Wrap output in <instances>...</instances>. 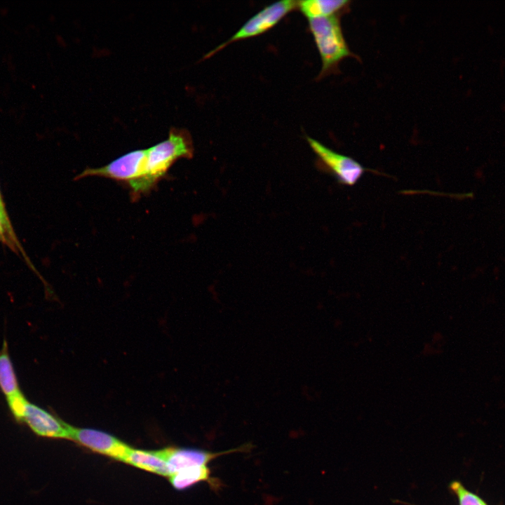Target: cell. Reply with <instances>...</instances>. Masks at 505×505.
I'll return each mask as SVG.
<instances>
[{"label": "cell", "mask_w": 505, "mask_h": 505, "mask_svg": "<svg viewBox=\"0 0 505 505\" xmlns=\"http://www.w3.org/2000/svg\"><path fill=\"white\" fill-rule=\"evenodd\" d=\"M193 154L189 133L183 129L171 130L168 139L147 149L144 175L128 184L133 193L137 196L149 191L175 161L181 158L191 159Z\"/></svg>", "instance_id": "1"}, {"label": "cell", "mask_w": 505, "mask_h": 505, "mask_svg": "<svg viewBox=\"0 0 505 505\" xmlns=\"http://www.w3.org/2000/svg\"><path fill=\"white\" fill-rule=\"evenodd\" d=\"M342 15L308 19L310 32L322 62L318 79L339 71V63L346 58H357L349 48L341 26Z\"/></svg>", "instance_id": "2"}, {"label": "cell", "mask_w": 505, "mask_h": 505, "mask_svg": "<svg viewBox=\"0 0 505 505\" xmlns=\"http://www.w3.org/2000/svg\"><path fill=\"white\" fill-rule=\"evenodd\" d=\"M6 399L15 419L26 424L36 435L50 438H72V426L31 403L22 391Z\"/></svg>", "instance_id": "3"}, {"label": "cell", "mask_w": 505, "mask_h": 505, "mask_svg": "<svg viewBox=\"0 0 505 505\" xmlns=\"http://www.w3.org/2000/svg\"><path fill=\"white\" fill-rule=\"evenodd\" d=\"M297 2L294 0L279 1L264 7L247 20L229 39L206 55L204 58H210L232 43L265 33L289 13L297 8Z\"/></svg>", "instance_id": "4"}, {"label": "cell", "mask_w": 505, "mask_h": 505, "mask_svg": "<svg viewBox=\"0 0 505 505\" xmlns=\"http://www.w3.org/2000/svg\"><path fill=\"white\" fill-rule=\"evenodd\" d=\"M147 158V149L132 151L105 166L84 170L76 179L95 175L126 181L129 184L144 175Z\"/></svg>", "instance_id": "5"}, {"label": "cell", "mask_w": 505, "mask_h": 505, "mask_svg": "<svg viewBox=\"0 0 505 505\" xmlns=\"http://www.w3.org/2000/svg\"><path fill=\"white\" fill-rule=\"evenodd\" d=\"M307 140L321 163L337 180L345 185H354L361 177L365 168L353 158L337 153L316 140L307 137Z\"/></svg>", "instance_id": "6"}, {"label": "cell", "mask_w": 505, "mask_h": 505, "mask_svg": "<svg viewBox=\"0 0 505 505\" xmlns=\"http://www.w3.org/2000/svg\"><path fill=\"white\" fill-rule=\"evenodd\" d=\"M71 440L102 454L124 462L131 448L114 436L97 429H73Z\"/></svg>", "instance_id": "7"}, {"label": "cell", "mask_w": 505, "mask_h": 505, "mask_svg": "<svg viewBox=\"0 0 505 505\" xmlns=\"http://www.w3.org/2000/svg\"><path fill=\"white\" fill-rule=\"evenodd\" d=\"M248 445L222 452H210L200 449L167 447L161 450V454L166 459L168 477L186 468L208 465L214 459L236 452L246 451Z\"/></svg>", "instance_id": "8"}, {"label": "cell", "mask_w": 505, "mask_h": 505, "mask_svg": "<svg viewBox=\"0 0 505 505\" xmlns=\"http://www.w3.org/2000/svg\"><path fill=\"white\" fill-rule=\"evenodd\" d=\"M169 480L173 487L178 490L187 489L201 482L207 483L214 490H219L222 485L220 480L211 476L208 465L186 468L169 476Z\"/></svg>", "instance_id": "9"}, {"label": "cell", "mask_w": 505, "mask_h": 505, "mask_svg": "<svg viewBox=\"0 0 505 505\" xmlns=\"http://www.w3.org/2000/svg\"><path fill=\"white\" fill-rule=\"evenodd\" d=\"M349 0L298 1L297 9L307 18H327L349 11Z\"/></svg>", "instance_id": "10"}, {"label": "cell", "mask_w": 505, "mask_h": 505, "mask_svg": "<svg viewBox=\"0 0 505 505\" xmlns=\"http://www.w3.org/2000/svg\"><path fill=\"white\" fill-rule=\"evenodd\" d=\"M124 462L147 471L168 476L166 462L161 450L146 451L131 448Z\"/></svg>", "instance_id": "11"}, {"label": "cell", "mask_w": 505, "mask_h": 505, "mask_svg": "<svg viewBox=\"0 0 505 505\" xmlns=\"http://www.w3.org/2000/svg\"><path fill=\"white\" fill-rule=\"evenodd\" d=\"M0 390L6 398L21 391L6 340L0 350Z\"/></svg>", "instance_id": "12"}, {"label": "cell", "mask_w": 505, "mask_h": 505, "mask_svg": "<svg viewBox=\"0 0 505 505\" xmlns=\"http://www.w3.org/2000/svg\"><path fill=\"white\" fill-rule=\"evenodd\" d=\"M450 487L457 496L459 505H487L480 497L468 490L459 481L452 482Z\"/></svg>", "instance_id": "13"}, {"label": "cell", "mask_w": 505, "mask_h": 505, "mask_svg": "<svg viewBox=\"0 0 505 505\" xmlns=\"http://www.w3.org/2000/svg\"><path fill=\"white\" fill-rule=\"evenodd\" d=\"M0 220L4 223L6 229V231L9 235V237H10L11 240L12 241V242L13 243V244L15 245V247L18 248V250L20 252H23V250L22 249V247L17 239L16 235L14 233V231H13V229L11 224L9 217L6 213L5 204H4L3 198H2L1 191H0Z\"/></svg>", "instance_id": "14"}, {"label": "cell", "mask_w": 505, "mask_h": 505, "mask_svg": "<svg viewBox=\"0 0 505 505\" xmlns=\"http://www.w3.org/2000/svg\"><path fill=\"white\" fill-rule=\"evenodd\" d=\"M0 242L6 245L13 251L17 252H18V248L15 247V245L13 244V243L11 240L9 235L6 231V229L1 220H0Z\"/></svg>", "instance_id": "15"}]
</instances>
